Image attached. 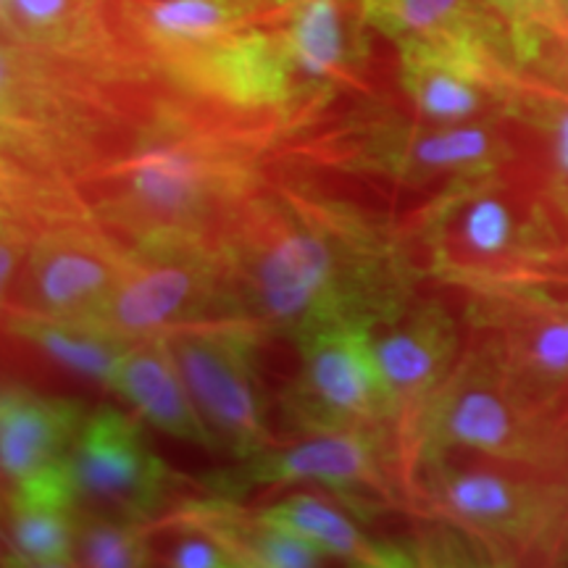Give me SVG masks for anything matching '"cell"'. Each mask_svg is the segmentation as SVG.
I'll return each mask as SVG.
<instances>
[{
    "mask_svg": "<svg viewBox=\"0 0 568 568\" xmlns=\"http://www.w3.org/2000/svg\"><path fill=\"white\" fill-rule=\"evenodd\" d=\"M155 524L77 510V566L140 568L153 564Z\"/></svg>",
    "mask_w": 568,
    "mask_h": 568,
    "instance_id": "27",
    "label": "cell"
},
{
    "mask_svg": "<svg viewBox=\"0 0 568 568\" xmlns=\"http://www.w3.org/2000/svg\"><path fill=\"white\" fill-rule=\"evenodd\" d=\"M290 166L222 234L224 318L290 343L395 322L424 268L385 213L329 195Z\"/></svg>",
    "mask_w": 568,
    "mask_h": 568,
    "instance_id": "1",
    "label": "cell"
},
{
    "mask_svg": "<svg viewBox=\"0 0 568 568\" xmlns=\"http://www.w3.org/2000/svg\"><path fill=\"white\" fill-rule=\"evenodd\" d=\"M130 243L95 224L48 230L27 253L32 311L95 322L122 280Z\"/></svg>",
    "mask_w": 568,
    "mask_h": 568,
    "instance_id": "16",
    "label": "cell"
},
{
    "mask_svg": "<svg viewBox=\"0 0 568 568\" xmlns=\"http://www.w3.org/2000/svg\"><path fill=\"white\" fill-rule=\"evenodd\" d=\"M3 3H6V0H0V9H3Z\"/></svg>",
    "mask_w": 568,
    "mask_h": 568,
    "instance_id": "32",
    "label": "cell"
},
{
    "mask_svg": "<svg viewBox=\"0 0 568 568\" xmlns=\"http://www.w3.org/2000/svg\"><path fill=\"white\" fill-rule=\"evenodd\" d=\"M0 516H3V503H0Z\"/></svg>",
    "mask_w": 568,
    "mask_h": 568,
    "instance_id": "31",
    "label": "cell"
},
{
    "mask_svg": "<svg viewBox=\"0 0 568 568\" xmlns=\"http://www.w3.org/2000/svg\"><path fill=\"white\" fill-rule=\"evenodd\" d=\"M9 332L38 345L55 364L90 382H101L103 387H109L113 368L134 343L132 337L105 329L95 322L48 316L32 308L13 314L9 318Z\"/></svg>",
    "mask_w": 568,
    "mask_h": 568,
    "instance_id": "24",
    "label": "cell"
},
{
    "mask_svg": "<svg viewBox=\"0 0 568 568\" xmlns=\"http://www.w3.org/2000/svg\"><path fill=\"white\" fill-rule=\"evenodd\" d=\"M34 234L13 222L11 216L0 213V308L6 303V293H9V284L17 274L21 264H27V253H30Z\"/></svg>",
    "mask_w": 568,
    "mask_h": 568,
    "instance_id": "30",
    "label": "cell"
},
{
    "mask_svg": "<svg viewBox=\"0 0 568 568\" xmlns=\"http://www.w3.org/2000/svg\"><path fill=\"white\" fill-rule=\"evenodd\" d=\"M163 524H190L224 542L240 560V568H314L326 556L293 531L276 527L261 510L222 497H182L161 518Z\"/></svg>",
    "mask_w": 568,
    "mask_h": 568,
    "instance_id": "21",
    "label": "cell"
},
{
    "mask_svg": "<svg viewBox=\"0 0 568 568\" xmlns=\"http://www.w3.org/2000/svg\"><path fill=\"white\" fill-rule=\"evenodd\" d=\"M0 213L27 226L34 237L71 224L103 226L80 184L34 172L6 155H0Z\"/></svg>",
    "mask_w": 568,
    "mask_h": 568,
    "instance_id": "25",
    "label": "cell"
},
{
    "mask_svg": "<svg viewBox=\"0 0 568 568\" xmlns=\"http://www.w3.org/2000/svg\"><path fill=\"white\" fill-rule=\"evenodd\" d=\"M276 527L293 531L305 542L322 550L326 558L345 560L364 568H408L414 566L406 545L368 537L343 503H332L322 495L297 493L272 506L258 508Z\"/></svg>",
    "mask_w": 568,
    "mask_h": 568,
    "instance_id": "23",
    "label": "cell"
},
{
    "mask_svg": "<svg viewBox=\"0 0 568 568\" xmlns=\"http://www.w3.org/2000/svg\"><path fill=\"white\" fill-rule=\"evenodd\" d=\"M224 318V255L216 240L151 234L130 243L126 268L95 324L140 339Z\"/></svg>",
    "mask_w": 568,
    "mask_h": 568,
    "instance_id": "9",
    "label": "cell"
},
{
    "mask_svg": "<svg viewBox=\"0 0 568 568\" xmlns=\"http://www.w3.org/2000/svg\"><path fill=\"white\" fill-rule=\"evenodd\" d=\"M510 145L489 122H408L374 109L353 113L322 134H297L284 148L287 166H322L345 174L385 176L403 184L495 172L510 161Z\"/></svg>",
    "mask_w": 568,
    "mask_h": 568,
    "instance_id": "6",
    "label": "cell"
},
{
    "mask_svg": "<svg viewBox=\"0 0 568 568\" xmlns=\"http://www.w3.org/2000/svg\"><path fill=\"white\" fill-rule=\"evenodd\" d=\"M190 395L230 458L264 450L276 439L261 376L264 335L245 322H213L169 332Z\"/></svg>",
    "mask_w": 568,
    "mask_h": 568,
    "instance_id": "11",
    "label": "cell"
},
{
    "mask_svg": "<svg viewBox=\"0 0 568 568\" xmlns=\"http://www.w3.org/2000/svg\"><path fill=\"white\" fill-rule=\"evenodd\" d=\"M159 529L174 531V542L169 548L166 564L174 568H240L234 552L211 537L209 531L190 527V524H163Z\"/></svg>",
    "mask_w": 568,
    "mask_h": 568,
    "instance_id": "29",
    "label": "cell"
},
{
    "mask_svg": "<svg viewBox=\"0 0 568 568\" xmlns=\"http://www.w3.org/2000/svg\"><path fill=\"white\" fill-rule=\"evenodd\" d=\"M400 84L424 119L437 124H474L510 119L500 88L474 63L422 45L397 48Z\"/></svg>",
    "mask_w": 568,
    "mask_h": 568,
    "instance_id": "20",
    "label": "cell"
},
{
    "mask_svg": "<svg viewBox=\"0 0 568 568\" xmlns=\"http://www.w3.org/2000/svg\"><path fill=\"white\" fill-rule=\"evenodd\" d=\"M88 410L74 397L0 385V471L13 485L61 471Z\"/></svg>",
    "mask_w": 568,
    "mask_h": 568,
    "instance_id": "19",
    "label": "cell"
},
{
    "mask_svg": "<svg viewBox=\"0 0 568 568\" xmlns=\"http://www.w3.org/2000/svg\"><path fill=\"white\" fill-rule=\"evenodd\" d=\"M295 347L301 368L280 395L282 418L295 435L366 429L397 443V406L376 361L372 329L318 332Z\"/></svg>",
    "mask_w": 568,
    "mask_h": 568,
    "instance_id": "10",
    "label": "cell"
},
{
    "mask_svg": "<svg viewBox=\"0 0 568 568\" xmlns=\"http://www.w3.org/2000/svg\"><path fill=\"white\" fill-rule=\"evenodd\" d=\"M537 132L550 140V180L545 184L548 205L568 243V101L558 103L539 119Z\"/></svg>",
    "mask_w": 568,
    "mask_h": 568,
    "instance_id": "28",
    "label": "cell"
},
{
    "mask_svg": "<svg viewBox=\"0 0 568 568\" xmlns=\"http://www.w3.org/2000/svg\"><path fill=\"white\" fill-rule=\"evenodd\" d=\"M11 542L0 564L24 568L77 566V503L67 471L13 485L9 497Z\"/></svg>",
    "mask_w": 568,
    "mask_h": 568,
    "instance_id": "22",
    "label": "cell"
},
{
    "mask_svg": "<svg viewBox=\"0 0 568 568\" xmlns=\"http://www.w3.org/2000/svg\"><path fill=\"white\" fill-rule=\"evenodd\" d=\"M372 32L400 45L456 55L485 71L510 105V119L535 130L552 105L568 101L516 59L508 30L487 0H364Z\"/></svg>",
    "mask_w": 568,
    "mask_h": 568,
    "instance_id": "8",
    "label": "cell"
},
{
    "mask_svg": "<svg viewBox=\"0 0 568 568\" xmlns=\"http://www.w3.org/2000/svg\"><path fill=\"white\" fill-rule=\"evenodd\" d=\"M109 389L122 397L142 422L155 426L163 435L197 445L209 453H224V445L205 424L190 395L166 335L134 339L113 368Z\"/></svg>",
    "mask_w": 568,
    "mask_h": 568,
    "instance_id": "18",
    "label": "cell"
},
{
    "mask_svg": "<svg viewBox=\"0 0 568 568\" xmlns=\"http://www.w3.org/2000/svg\"><path fill=\"white\" fill-rule=\"evenodd\" d=\"M0 42V155L55 180L92 182L145 116L122 95L130 82L67 55Z\"/></svg>",
    "mask_w": 568,
    "mask_h": 568,
    "instance_id": "3",
    "label": "cell"
},
{
    "mask_svg": "<svg viewBox=\"0 0 568 568\" xmlns=\"http://www.w3.org/2000/svg\"><path fill=\"white\" fill-rule=\"evenodd\" d=\"M506 24L516 59L568 95V0H487Z\"/></svg>",
    "mask_w": 568,
    "mask_h": 568,
    "instance_id": "26",
    "label": "cell"
},
{
    "mask_svg": "<svg viewBox=\"0 0 568 568\" xmlns=\"http://www.w3.org/2000/svg\"><path fill=\"white\" fill-rule=\"evenodd\" d=\"M389 464H400L397 443L382 432L303 435L290 445H268L251 456L209 468L193 479L197 493L245 503L258 489L318 485L329 489L351 514L368 518L395 506Z\"/></svg>",
    "mask_w": 568,
    "mask_h": 568,
    "instance_id": "7",
    "label": "cell"
},
{
    "mask_svg": "<svg viewBox=\"0 0 568 568\" xmlns=\"http://www.w3.org/2000/svg\"><path fill=\"white\" fill-rule=\"evenodd\" d=\"M63 471L80 510L155 527L182 485L180 474L148 443L140 416L113 406L88 410Z\"/></svg>",
    "mask_w": 568,
    "mask_h": 568,
    "instance_id": "12",
    "label": "cell"
},
{
    "mask_svg": "<svg viewBox=\"0 0 568 568\" xmlns=\"http://www.w3.org/2000/svg\"><path fill=\"white\" fill-rule=\"evenodd\" d=\"M293 138L280 113L161 98L92 182V211L126 243L166 232L219 243L287 166L284 148Z\"/></svg>",
    "mask_w": 568,
    "mask_h": 568,
    "instance_id": "2",
    "label": "cell"
},
{
    "mask_svg": "<svg viewBox=\"0 0 568 568\" xmlns=\"http://www.w3.org/2000/svg\"><path fill=\"white\" fill-rule=\"evenodd\" d=\"M468 322L485 329L503 368L531 406L568 408V287H524L471 295Z\"/></svg>",
    "mask_w": 568,
    "mask_h": 568,
    "instance_id": "14",
    "label": "cell"
},
{
    "mask_svg": "<svg viewBox=\"0 0 568 568\" xmlns=\"http://www.w3.org/2000/svg\"><path fill=\"white\" fill-rule=\"evenodd\" d=\"M414 479L447 518L489 545L545 548L568 521V489L558 485L464 471L447 458L418 466Z\"/></svg>",
    "mask_w": 568,
    "mask_h": 568,
    "instance_id": "15",
    "label": "cell"
},
{
    "mask_svg": "<svg viewBox=\"0 0 568 568\" xmlns=\"http://www.w3.org/2000/svg\"><path fill=\"white\" fill-rule=\"evenodd\" d=\"M477 450L531 468H556L568 458L564 422L531 406L510 382L493 343L460 355L403 443V471Z\"/></svg>",
    "mask_w": 568,
    "mask_h": 568,
    "instance_id": "5",
    "label": "cell"
},
{
    "mask_svg": "<svg viewBox=\"0 0 568 568\" xmlns=\"http://www.w3.org/2000/svg\"><path fill=\"white\" fill-rule=\"evenodd\" d=\"M429 274L471 295L568 287V243L545 205L518 209L500 169L447 180L416 219Z\"/></svg>",
    "mask_w": 568,
    "mask_h": 568,
    "instance_id": "4",
    "label": "cell"
},
{
    "mask_svg": "<svg viewBox=\"0 0 568 568\" xmlns=\"http://www.w3.org/2000/svg\"><path fill=\"white\" fill-rule=\"evenodd\" d=\"M284 105L280 116L297 134L364 74L372 27L364 0H280Z\"/></svg>",
    "mask_w": 568,
    "mask_h": 568,
    "instance_id": "13",
    "label": "cell"
},
{
    "mask_svg": "<svg viewBox=\"0 0 568 568\" xmlns=\"http://www.w3.org/2000/svg\"><path fill=\"white\" fill-rule=\"evenodd\" d=\"M374 353L395 397L397 450L403 453L416 416L460 358L456 316L439 301L416 297L395 322L374 332Z\"/></svg>",
    "mask_w": 568,
    "mask_h": 568,
    "instance_id": "17",
    "label": "cell"
}]
</instances>
